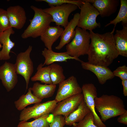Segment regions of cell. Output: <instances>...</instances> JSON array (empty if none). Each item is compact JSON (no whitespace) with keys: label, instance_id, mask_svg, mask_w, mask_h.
Instances as JSON below:
<instances>
[{"label":"cell","instance_id":"obj_34","mask_svg":"<svg viewBox=\"0 0 127 127\" xmlns=\"http://www.w3.org/2000/svg\"><path fill=\"white\" fill-rule=\"evenodd\" d=\"M122 84L123 86V93L124 96H127V79L122 80Z\"/></svg>","mask_w":127,"mask_h":127},{"label":"cell","instance_id":"obj_30","mask_svg":"<svg viewBox=\"0 0 127 127\" xmlns=\"http://www.w3.org/2000/svg\"><path fill=\"white\" fill-rule=\"evenodd\" d=\"M76 127H98L95 124L94 116L91 111L81 121L76 124Z\"/></svg>","mask_w":127,"mask_h":127},{"label":"cell","instance_id":"obj_25","mask_svg":"<svg viewBox=\"0 0 127 127\" xmlns=\"http://www.w3.org/2000/svg\"><path fill=\"white\" fill-rule=\"evenodd\" d=\"M37 72L31 78L32 81H39L47 84H52L50 76V65L43 67V64L40 63L37 68Z\"/></svg>","mask_w":127,"mask_h":127},{"label":"cell","instance_id":"obj_31","mask_svg":"<svg viewBox=\"0 0 127 127\" xmlns=\"http://www.w3.org/2000/svg\"><path fill=\"white\" fill-rule=\"evenodd\" d=\"M113 72L115 77H118L122 80L127 79V67L125 65L118 67Z\"/></svg>","mask_w":127,"mask_h":127},{"label":"cell","instance_id":"obj_32","mask_svg":"<svg viewBox=\"0 0 127 127\" xmlns=\"http://www.w3.org/2000/svg\"><path fill=\"white\" fill-rule=\"evenodd\" d=\"M64 119V117L61 115L53 116L50 124L49 127H63L65 125Z\"/></svg>","mask_w":127,"mask_h":127},{"label":"cell","instance_id":"obj_36","mask_svg":"<svg viewBox=\"0 0 127 127\" xmlns=\"http://www.w3.org/2000/svg\"><path fill=\"white\" fill-rule=\"evenodd\" d=\"M2 48V45L1 44L0 42V48Z\"/></svg>","mask_w":127,"mask_h":127},{"label":"cell","instance_id":"obj_12","mask_svg":"<svg viewBox=\"0 0 127 127\" xmlns=\"http://www.w3.org/2000/svg\"><path fill=\"white\" fill-rule=\"evenodd\" d=\"M0 79L7 92L14 88L18 82L14 64L6 61L0 66Z\"/></svg>","mask_w":127,"mask_h":127},{"label":"cell","instance_id":"obj_4","mask_svg":"<svg viewBox=\"0 0 127 127\" xmlns=\"http://www.w3.org/2000/svg\"><path fill=\"white\" fill-rule=\"evenodd\" d=\"M75 36L66 46V52L71 56L79 58L81 56L87 55L91 40L89 32L77 27Z\"/></svg>","mask_w":127,"mask_h":127},{"label":"cell","instance_id":"obj_13","mask_svg":"<svg viewBox=\"0 0 127 127\" xmlns=\"http://www.w3.org/2000/svg\"><path fill=\"white\" fill-rule=\"evenodd\" d=\"M6 11L11 27L17 29L22 28L27 19L24 9L21 6L17 5L9 7Z\"/></svg>","mask_w":127,"mask_h":127},{"label":"cell","instance_id":"obj_23","mask_svg":"<svg viewBox=\"0 0 127 127\" xmlns=\"http://www.w3.org/2000/svg\"><path fill=\"white\" fill-rule=\"evenodd\" d=\"M32 91V87H30L26 94L22 95L18 99L14 102L15 107L18 110L22 111L29 105L41 102L42 100L35 96Z\"/></svg>","mask_w":127,"mask_h":127},{"label":"cell","instance_id":"obj_21","mask_svg":"<svg viewBox=\"0 0 127 127\" xmlns=\"http://www.w3.org/2000/svg\"><path fill=\"white\" fill-rule=\"evenodd\" d=\"M56 85L53 84H42L38 82L34 83L32 88L33 94L42 100L52 96L55 91Z\"/></svg>","mask_w":127,"mask_h":127},{"label":"cell","instance_id":"obj_1","mask_svg":"<svg viewBox=\"0 0 127 127\" xmlns=\"http://www.w3.org/2000/svg\"><path fill=\"white\" fill-rule=\"evenodd\" d=\"M90 43L87 55L88 62L108 67L119 56L114 35L110 32L101 34L90 31Z\"/></svg>","mask_w":127,"mask_h":127},{"label":"cell","instance_id":"obj_18","mask_svg":"<svg viewBox=\"0 0 127 127\" xmlns=\"http://www.w3.org/2000/svg\"><path fill=\"white\" fill-rule=\"evenodd\" d=\"M42 55L45 59L43 64V66L45 65H50L55 62H67L68 60H75L79 62L81 61L79 58L71 56L66 52H56L46 48L42 51Z\"/></svg>","mask_w":127,"mask_h":127},{"label":"cell","instance_id":"obj_2","mask_svg":"<svg viewBox=\"0 0 127 127\" xmlns=\"http://www.w3.org/2000/svg\"><path fill=\"white\" fill-rule=\"evenodd\" d=\"M95 107L104 122L109 119L119 116L127 111L123 100L116 95H103L95 99Z\"/></svg>","mask_w":127,"mask_h":127},{"label":"cell","instance_id":"obj_26","mask_svg":"<svg viewBox=\"0 0 127 127\" xmlns=\"http://www.w3.org/2000/svg\"><path fill=\"white\" fill-rule=\"evenodd\" d=\"M49 114L44 115L31 122L20 121L17 127H49L52 119Z\"/></svg>","mask_w":127,"mask_h":127},{"label":"cell","instance_id":"obj_15","mask_svg":"<svg viewBox=\"0 0 127 127\" xmlns=\"http://www.w3.org/2000/svg\"><path fill=\"white\" fill-rule=\"evenodd\" d=\"M79 17V13L75 14L66 27L64 29L60 36V40L58 45L55 47L59 50L66 44L69 43L74 38L75 34V28L77 26Z\"/></svg>","mask_w":127,"mask_h":127},{"label":"cell","instance_id":"obj_28","mask_svg":"<svg viewBox=\"0 0 127 127\" xmlns=\"http://www.w3.org/2000/svg\"><path fill=\"white\" fill-rule=\"evenodd\" d=\"M35 1L38 2H45L47 3L50 7L59 6L65 4H73L77 5L80 9L85 2L84 0H36Z\"/></svg>","mask_w":127,"mask_h":127},{"label":"cell","instance_id":"obj_6","mask_svg":"<svg viewBox=\"0 0 127 127\" xmlns=\"http://www.w3.org/2000/svg\"><path fill=\"white\" fill-rule=\"evenodd\" d=\"M32 50V46L30 45L25 52L19 53L14 64L16 73L22 76L25 80L26 91L34 71L33 63L30 56Z\"/></svg>","mask_w":127,"mask_h":127},{"label":"cell","instance_id":"obj_3","mask_svg":"<svg viewBox=\"0 0 127 127\" xmlns=\"http://www.w3.org/2000/svg\"><path fill=\"white\" fill-rule=\"evenodd\" d=\"M30 8L34 11V15L32 19L29 20L30 24L21 35L23 39L40 36L53 22L52 16L44 12L42 9L33 5Z\"/></svg>","mask_w":127,"mask_h":127},{"label":"cell","instance_id":"obj_20","mask_svg":"<svg viewBox=\"0 0 127 127\" xmlns=\"http://www.w3.org/2000/svg\"><path fill=\"white\" fill-rule=\"evenodd\" d=\"M90 112L83 99L76 109L67 117L64 118V125L71 126L76 122H79Z\"/></svg>","mask_w":127,"mask_h":127},{"label":"cell","instance_id":"obj_29","mask_svg":"<svg viewBox=\"0 0 127 127\" xmlns=\"http://www.w3.org/2000/svg\"><path fill=\"white\" fill-rule=\"evenodd\" d=\"M11 28L6 10L0 8V33Z\"/></svg>","mask_w":127,"mask_h":127},{"label":"cell","instance_id":"obj_8","mask_svg":"<svg viewBox=\"0 0 127 127\" xmlns=\"http://www.w3.org/2000/svg\"><path fill=\"white\" fill-rule=\"evenodd\" d=\"M78 8L75 4H65L50 7L43 9V10L52 16L53 22L55 23L56 26H61L65 28L69 23L68 19L69 15Z\"/></svg>","mask_w":127,"mask_h":127},{"label":"cell","instance_id":"obj_27","mask_svg":"<svg viewBox=\"0 0 127 127\" xmlns=\"http://www.w3.org/2000/svg\"><path fill=\"white\" fill-rule=\"evenodd\" d=\"M50 76L52 84H59L65 79L62 67L58 64L53 63L50 65Z\"/></svg>","mask_w":127,"mask_h":127},{"label":"cell","instance_id":"obj_10","mask_svg":"<svg viewBox=\"0 0 127 127\" xmlns=\"http://www.w3.org/2000/svg\"><path fill=\"white\" fill-rule=\"evenodd\" d=\"M82 93L81 87L76 78L71 76L59 84L55 99L60 102L74 95Z\"/></svg>","mask_w":127,"mask_h":127},{"label":"cell","instance_id":"obj_33","mask_svg":"<svg viewBox=\"0 0 127 127\" xmlns=\"http://www.w3.org/2000/svg\"><path fill=\"white\" fill-rule=\"evenodd\" d=\"M119 116L117 119L118 122L127 125V111Z\"/></svg>","mask_w":127,"mask_h":127},{"label":"cell","instance_id":"obj_9","mask_svg":"<svg viewBox=\"0 0 127 127\" xmlns=\"http://www.w3.org/2000/svg\"><path fill=\"white\" fill-rule=\"evenodd\" d=\"M81 89L83 100L93 114L95 124L98 127H106L96 111L94 100L97 97L96 87L92 83H87L83 84Z\"/></svg>","mask_w":127,"mask_h":127},{"label":"cell","instance_id":"obj_35","mask_svg":"<svg viewBox=\"0 0 127 127\" xmlns=\"http://www.w3.org/2000/svg\"><path fill=\"white\" fill-rule=\"evenodd\" d=\"M72 125H73V126L72 127H76V124L75 123H74Z\"/></svg>","mask_w":127,"mask_h":127},{"label":"cell","instance_id":"obj_14","mask_svg":"<svg viewBox=\"0 0 127 127\" xmlns=\"http://www.w3.org/2000/svg\"><path fill=\"white\" fill-rule=\"evenodd\" d=\"M80 62L83 69L89 71L95 75L101 84H104L107 80L115 77L113 72L108 67L95 65L81 60Z\"/></svg>","mask_w":127,"mask_h":127},{"label":"cell","instance_id":"obj_7","mask_svg":"<svg viewBox=\"0 0 127 127\" xmlns=\"http://www.w3.org/2000/svg\"><path fill=\"white\" fill-rule=\"evenodd\" d=\"M57 103L55 99L35 104L32 106L25 108L21 111L19 120L20 121H27L31 119H36L49 114L53 111Z\"/></svg>","mask_w":127,"mask_h":127},{"label":"cell","instance_id":"obj_11","mask_svg":"<svg viewBox=\"0 0 127 127\" xmlns=\"http://www.w3.org/2000/svg\"><path fill=\"white\" fill-rule=\"evenodd\" d=\"M83 99L82 93L66 99L57 103L51 113L53 116L61 115L67 117L76 109Z\"/></svg>","mask_w":127,"mask_h":127},{"label":"cell","instance_id":"obj_22","mask_svg":"<svg viewBox=\"0 0 127 127\" xmlns=\"http://www.w3.org/2000/svg\"><path fill=\"white\" fill-rule=\"evenodd\" d=\"M121 30H116L114 35L119 55L127 57V26Z\"/></svg>","mask_w":127,"mask_h":127},{"label":"cell","instance_id":"obj_17","mask_svg":"<svg viewBox=\"0 0 127 127\" xmlns=\"http://www.w3.org/2000/svg\"><path fill=\"white\" fill-rule=\"evenodd\" d=\"M12 28H10L3 32L0 33V42L2 44V49L0 51V60H9V54L11 50L14 47L15 43L11 40L10 37L14 33Z\"/></svg>","mask_w":127,"mask_h":127},{"label":"cell","instance_id":"obj_16","mask_svg":"<svg viewBox=\"0 0 127 127\" xmlns=\"http://www.w3.org/2000/svg\"><path fill=\"white\" fill-rule=\"evenodd\" d=\"M119 0H92L93 6L102 17L110 16L115 13L119 6Z\"/></svg>","mask_w":127,"mask_h":127},{"label":"cell","instance_id":"obj_19","mask_svg":"<svg viewBox=\"0 0 127 127\" xmlns=\"http://www.w3.org/2000/svg\"><path fill=\"white\" fill-rule=\"evenodd\" d=\"M64 29L60 26H49L40 36L46 48L51 50L53 44L61 35Z\"/></svg>","mask_w":127,"mask_h":127},{"label":"cell","instance_id":"obj_5","mask_svg":"<svg viewBox=\"0 0 127 127\" xmlns=\"http://www.w3.org/2000/svg\"><path fill=\"white\" fill-rule=\"evenodd\" d=\"M81 6L79 17L77 27L90 31L101 26L99 23L96 21L97 16L99 15L96 9L91 3L84 0Z\"/></svg>","mask_w":127,"mask_h":127},{"label":"cell","instance_id":"obj_24","mask_svg":"<svg viewBox=\"0 0 127 127\" xmlns=\"http://www.w3.org/2000/svg\"><path fill=\"white\" fill-rule=\"evenodd\" d=\"M120 6L118 14L115 18L105 25L106 27L111 24H113L114 27L111 32L113 34L116 25L121 22L123 27L127 26V0H120Z\"/></svg>","mask_w":127,"mask_h":127}]
</instances>
